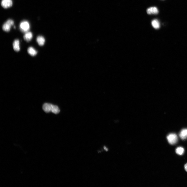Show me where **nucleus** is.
<instances>
[{
  "label": "nucleus",
  "mask_w": 187,
  "mask_h": 187,
  "mask_svg": "<svg viewBox=\"0 0 187 187\" xmlns=\"http://www.w3.org/2000/svg\"><path fill=\"white\" fill-rule=\"evenodd\" d=\"M43 109L47 113L52 112L55 114H57L60 112V110L58 107L52 104L46 103L43 104Z\"/></svg>",
  "instance_id": "f257e3e1"
},
{
  "label": "nucleus",
  "mask_w": 187,
  "mask_h": 187,
  "mask_svg": "<svg viewBox=\"0 0 187 187\" xmlns=\"http://www.w3.org/2000/svg\"><path fill=\"white\" fill-rule=\"evenodd\" d=\"M30 28V23L27 21H23L20 23V31L23 33L28 32Z\"/></svg>",
  "instance_id": "f03ea898"
},
{
  "label": "nucleus",
  "mask_w": 187,
  "mask_h": 187,
  "mask_svg": "<svg viewBox=\"0 0 187 187\" xmlns=\"http://www.w3.org/2000/svg\"><path fill=\"white\" fill-rule=\"evenodd\" d=\"M167 139L169 144L174 145L178 141V137L176 134L172 133L169 134L167 137Z\"/></svg>",
  "instance_id": "7ed1b4c3"
},
{
  "label": "nucleus",
  "mask_w": 187,
  "mask_h": 187,
  "mask_svg": "<svg viewBox=\"0 0 187 187\" xmlns=\"http://www.w3.org/2000/svg\"><path fill=\"white\" fill-rule=\"evenodd\" d=\"M14 24V22L13 20L11 19L8 20L3 25V30L6 32L9 31L11 26H13Z\"/></svg>",
  "instance_id": "20e7f679"
},
{
  "label": "nucleus",
  "mask_w": 187,
  "mask_h": 187,
  "mask_svg": "<svg viewBox=\"0 0 187 187\" xmlns=\"http://www.w3.org/2000/svg\"><path fill=\"white\" fill-rule=\"evenodd\" d=\"M1 4L2 6L4 8H7L12 6V0H2Z\"/></svg>",
  "instance_id": "39448f33"
},
{
  "label": "nucleus",
  "mask_w": 187,
  "mask_h": 187,
  "mask_svg": "<svg viewBox=\"0 0 187 187\" xmlns=\"http://www.w3.org/2000/svg\"><path fill=\"white\" fill-rule=\"evenodd\" d=\"M147 12L148 14H158L159 10L156 7H151L148 8Z\"/></svg>",
  "instance_id": "423d86ee"
},
{
  "label": "nucleus",
  "mask_w": 187,
  "mask_h": 187,
  "mask_svg": "<svg viewBox=\"0 0 187 187\" xmlns=\"http://www.w3.org/2000/svg\"><path fill=\"white\" fill-rule=\"evenodd\" d=\"M33 37L32 33L31 32H28L25 33L23 36L26 42H29L30 41Z\"/></svg>",
  "instance_id": "0eeeda50"
},
{
  "label": "nucleus",
  "mask_w": 187,
  "mask_h": 187,
  "mask_svg": "<svg viewBox=\"0 0 187 187\" xmlns=\"http://www.w3.org/2000/svg\"><path fill=\"white\" fill-rule=\"evenodd\" d=\"M13 47L14 50L16 52H18L20 51V42L18 40L16 39L14 41Z\"/></svg>",
  "instance_id": "6e6552de"
},
{
  "label": "nucleus",
  "mask_w": 187,
  "mask_h": 187,
  "mask_svg": "<svg viewBox=\"0 0 187 187\" xmlns=\"http://www.w3.org/2000/svg\"><path fill=\"white\" fill-rule=\"evenodd\" d=\"M36 41L38 44L41 46L44 45L45 42V38L43 36H38L37 37Z\"/></svg>",
  "instance_id": "1a4fd4ad"
},
{
  "label": "nucleus",
  "mask_w": 187,
  "mask_h": 187,
  "mask_svg": "<svg viewBox=\"0 0 187 187\" xmlns=\"http://www.w3.org/2000/svg\"><path fill=\"white\" fill-rule=\"evenodd\" d=\"M180 138L182 140H185L187 138V129H183L181 131L179 134Z\"/></svg>",
  "instance_id": "9d476101"
},
{
  "label": "nucleus",
  "mask_w": 187,
  "mask_h": 187,
  "mask_svg": "<svg viewBox=\"0 0 187 187\" xmlns=\"http://www.w3.org/2000/svg\"><path fill=\"white\" fill-rule=\"evenodd\" d=\"M29 54L32 56H34L37 54V52L34 48L32 47H29L27 50Z\"/></svg>",
  "instance_id": "9b49d317"
},
{
  "label": "nucleus",
  "mask_w": 187,
  "mask_h": 187,
  "mask_svg": "<svg viewBox=\"0 0 187 187\" xmlns=\"http://www.w3.org/2000/svg\"><path fill=\"white\" fill-rule=\"evenodd\" d=\"M151 25L155 29H158L160 27V24L159 21L157 19H154L151 22Z\"/></svg>",
  "instance_id": "f8f14e48"
},
{
  "label": "nucleus",
  "mask_w": 187,
  "mask_h": 187,
  "mask_svg": "<svg viewBox=\"0 0 187 187\" xmlns=\"http://www.w3.org/2000/svg\"><path fill=\"white\" fill-rule=\"evenodd\" d=\"M184 149L182 147H178L176 150V153L179 155H182L184 153Z\"/></svg>",
  "instance_id": "ddd939ff"
},
{
  "label": "nucleus",
  "mask_w": 187,
  "mask_h": 187,
  "mask_svg": "<svg viewBox=\"0 0 187 187\" xmlns=\"http://www.w3.org/2000/svg\"><path fill=\"white\" fill-rule=\"evenodd\" d=\"M185 171L187 172V163L185 165Z\"/></svg>",
  "instance_id": "4468645a"
}]
</instances>
